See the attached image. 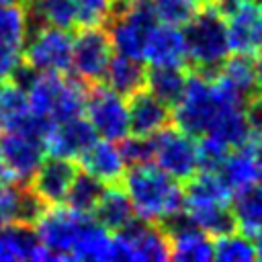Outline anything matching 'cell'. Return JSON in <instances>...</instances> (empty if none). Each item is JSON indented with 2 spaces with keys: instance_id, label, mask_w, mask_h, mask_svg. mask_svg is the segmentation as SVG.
<instances>
[{
  "instance_id": "obj_1",
  "label": "cell",
  "mask_w": 262,
  "mask_h": 262,
  "mask_svg": "<svg viewBox=\"0 0 262 262\" xmlns=\"http://www.w3.org/2000/svg\"><path fill=\"white\" fill-rule=\"evenodd\" d=\"M121 180L137 219L168 223L182 213L184 190L180 182L160 170L154 162L129 166Z\"/></svg>"
},
{
  "instance_id": "obj_2",
  "label": "cell",
  "mask_w": 262,
  "mask_h": 262,
  "mask_svg": "<svg viewBox=\"0 0 262 262\" xmlns=\"http://www.w3.org/2000/svg\"><path fill=\"white\" fill-rule=\"evenodd\" d=\"M244 102L246 100L242 96L227 90L217 78L201 72L186 78V86L180 98L172 104L174 111L170 115H174L176 127L194 137H201L211 131L215 121L227 108L244 106Z\"/></svg>"
},
{
  "instance_id": "obj_3",
  "label": "cell",
  "mask_w": 262,
  "mask_h": 262,
  "mask_svg": "<svg viewBox=\"0 0 262 262\" xmlns=\"http://www.w3.org/2000/svg\"><path fill=\"white\" fill-rule=\"evenodd\" d=\"M186 182L188 186L182 196V217L209 235H221L235 229L231 217L233 192L217 170H199Z\"/></svg>"
},
{
  "instance_id": "obj_4",
  "label": "cell",
  "mask_w": 262,
  "mask_h": 262,
  "mask_svg": "<svg viewBox=\"0 0 262 262\" xmlns=\"http://www.w3.org/2000/svg\"><path fill=\"white\" fill-rule=\"evenodd\" d=\"M184 43H186V61H190L199 72L217 70L231 53L225 14L209 4L199 8L196 14L184 25Z\"/></svg>"
},
{
  "instance_id": "obj_5",
  "label": "cell",
  "mask_w": 262,
  "mask_h": 262,
  "mask_svg": "<svg viewBox=\"0 0 262 262\" xmlns=\"http://www.w3.org/2000/svg\"><path fill=\"white\" fill-rule=\"evenodd\" d=\"M51 123L37 119L31 127L0 133V174L6 180L27 184L37 166L47 156L45 131Z\"/></svg>"
},
{
  "instance_id": "obj_6",
  "label": "cell",
  "mask_w": 262,
  "mask_h": 262,
  "mask_svg": "<svg viewBox=\"0 0 262 262\" xmlns=\"http://www.w3.org/2000/svg\"><path fill=\"white\" fill-rule=\"evenodd\" d=\"M31 33V31H29ZM23 63L39 74H68L72 70V35L68 29L37 25L20 49Z\"/></svg>"
},
{
  "instance_id": "obj_7",
  "label": "cell",
  "mask_w": 262,
  "mask_h": 262,
  "mask_svg": "<svg viewBox=\"0 0 262 262\" xmlns=\"http://www.w3.org/2000/svg\"><path fill=\"white\" fill-rule=\"evenodd\" d=\"M106 23H108L106 33H108L113 51L141 59L147 37L158 20L147 0H125L121 8H115V12Z\"/></svg>"
},
{
  "instance_id": "obj_8",
  "label": "cell",
  "mask_w": 262,
  "mask_h": 262,
  "mask_svg": "<svg viewBox=\"0 0 262 262\" xmlns=\"http://www.w3.org/2000/svg\"><path fill=\"white\" fill-rule=\"evenodd\" d=\"M151 162L178 182L188 180L201 170L196 137L180 127L166 125L151 135Z\"/></svg>"
},
{
  "instance_id": "obj_9",
  "label": "cell",
  "mask_w": 262,
  "mask_h": 262,
  "mask_svg": "<svg viewBox=\"0 0 262 262\" xmlns=\"http://www.w3.org/2000/svg\"><path fill=\"white\" fill-rule=\"evenodd\" d=\"M84 117L98 137L121 141L131 133L129 100L106 84L96 82L92 90H86Z\"/></svg>"
},
{
  "instance_id": "obj_10",
  "label": "cell",
  "mask_w": 262,
  "mask_h": 262,
  "mask_svg": "<svg viewBox=\"0 0 262 262\" xmlns=\"http://www.w3.org/2000/svg\"><path fill=\"white\" fill-rule=\"evenodd\" d=\"M92 215H84L74 211L72 207L51 205L41 211L35 219V233L43 248H47L53 260H70L72 250Z\"/></svg>"
},
{
  "instance_id": "obj_11",
  "label": "cell",
  "mask_w": 262,
  "mask_h": 262,
  "mask_svg": "<svg viewBox=\"0 0 262 262\" xmlns=\"http://www.w3.org/2000/svg\"><path fill=\"white\" fill-rule=\"evenodd\" d=\"M113 53L108 33L100 25H84L72 37V70L82 82H100Z\"/></svg>"
},
{
  "instance_id": "obj_12",
  "label": "cell",
  "mask_w": 262,
  "mask_h": 262,
  "mask_svg": "<svg viewBox=\"0 0 262 262\" xmlns=\"http://www.w3.org/2000/svg\"><path fill=\"white\" fill-rule=\"evenodd\" d=\"M117 258L131 262H164L170 258L168 235L158 223L131 221L121 231H115Z\"/></svg>"
},
{
  "instance_id": "obj_13",
  "label": "cell",
  "mask_w": 262,
  "mask_h": 262,
  "mask_svg": "<svg viewBox=\"0 0 262 262\" xmlns=\"http://www.w3.org/2000/svg\"><path fill=\"white\" fill-rule=\"evenodd\" d=\"M76 174H78V170H76L74 160L49 156L47 160L43 158V162L37 166V170L29 178L27 186L33 190V194L45 207L61 205L66 201V194H68Z\"/></svg>"
},
{
  "instance_id": "obj_14",
  "label": "cell",
  "mask_w": 262,
  "mask_h": 262,
  "mask_svg": "<svg viewBox=\"0 0 262 262\" xmlns=\"http://www.w3.org/2000/svg\"><path fill=\"white\" fill-rule=\"evenodd\" d=\"M96 137L98 135L94 133V129L90 127V123L86 121V117L80 115V117H74V119L51 123L47 127V131H45L43 143H45V151L49 156L78 160L80 154Z\"/></svg>"
},
{
  "instance_id": "obj_15",
  "label": "cell",
  "mask_w": 262,
  "mask_h": 262,
  "mask_svg": "<svg viewBox=\"0 0 262 262\" xmlns=\"http://www.w3.org/2000/svg\"><path fill=\"white\" fill-rule=\"evenodd\" d=\"M227 39L231 53L252 55L260 51L262 35V4L250 0L225 14Z\"/></svg>"
},
{
  "instance_id": "obj_16",
  "label": "cell",
  "mask_w": 262,
  "mask_h": 262,
  "mask_svg": "<svg viewBox=\"0 0 262 262\" xmlns=\"http://www.w3.org/2000/svg\"><path fill=\"white\" fill-rule=\"evenodd\" d=\"M170 223L168 235V248L170 258L178 262H209L213 258V239L207 231L190 223L186 217L180 219V215Z\"/></svg>"
},
{
  "instance_id": "obj_17",
  "label": "cell",
  "mask_w": 262,
  "mask_h": 262,
  "mask_svg": "<svg viewBox=\"0 0 262 262\" xmlns=\"http://www.w3.org/2000/svg\"><path fill=\"white\" fill-rule=\"evenodd\" d=\"M78 160L84 172L102 184H117L127 170V162L123 158L121 145L104 137H96L80 154Z\"/></svg>"
},
{
  "instance_id": "obj_18",
  "label": "cell",
  "mask_w": 262,
  "mask_h": 262,
  "mask_svg": "<svg viewBox=\"0 0 262 262\" xmlns=\"http://www.w3.org/2000/svg\"><path fill=\"white\" fill-rule=\"evenodd\" d=\"M16 260H35V262L53 260L51 252L39 244L31 223L12 221L0 225V262H16Z\"/></svg>"
},
{
  "instance_id": "obj_19",
  "label": "cell",
  "mask_w": 262,
  "mask_h": 262,
  "mask_svg": "<svg viewBox=\"0 0 262 262\" xmlns=\"http://www.w3.org/2000/svg\"><path fill=\"white\" fill-rule=\"evenodd\" d=\"M217 172L233 194L260 184V162L256 147L250 141L231 147L219 164Z\"/></svg>"
},
{
  "instance_id": "obj_20",
  "label": "cell",
  "mask_w": 262,
  "mask_h": 262,
  "mask_svg": "<svg viewBox=\"0 0 262 262\" xmlns=\"http://www.w3.org/2000/svg\"><path fill=\"white\" fill-rule=\"evenodd\" d=\"M143 63L147 66H180L186 63V43L184 33L178 27L156 23L151 29L145 49H143Z\"/></svg>"
},
{
  "instance_id": "obj_21",
  "label": "cell",
  "mask_w": 262,
  "mask_h": 262,
  "mask_svg": "<svg viewBox=\"0 0 262 262\" xmlns=\"http://www.w3.org/2000/svg\"><path fill=\"white\" fill-rule=\"evenodd\" d=\"M170 121V106L149 90H139L129 96V125L133 135L151 137Z\"/></svg>"
},
{
  "instance_id": "obj_22",
  "label": "cell",
  "mask_w": 262,
  "mask_h": 262,
  "mask_svg": "<svg viewBox=\"0 0 262 262\" xmlns=\"http://www.w3.org/2000/svg\"><path fill=\"white\" fill-rule=\"evenodd\" d=\"M45 205L33 194L27 184H18L12 180H0V225L20 221L35 223Z\"/></svg>"
},
{
  "instance_id": "obj_23",
  "label": "cell",
  "mask_w": 262,
  "mask_h": 262,
  "mask_svg": "<svg viewBox=\"0 0 262 262\" xmlns=\"http://www.w3.org/2000/svg\"><path fill=\"white\" fill-rule=\"evenodd\" d=\"M145 78H147V66L141 59L123 53H113L102 76L108 88H113L115 92L127 98L145 88Z\"/></svg>"
},
{
  "instance_id": "obj_24",
  "label": "cell",
  "mask_w": 262,
  "mask_h": 262,
  "mask_svg": "<svg viewBox=\"0 0 262 262\" xmlns=\"http://www.w3.org/2000/svg\"><path fill=\"white\" fill-rule=\"evenodd\" d=\"M70 260H90V262H108V260H119L117 258V239L115 233L102 227L96 219H88L74 250Z\"/></svg>"
},
{
  "instance_id": "obj_25",
  "label": "cell",
  "mask_w": 262,
  "mask_h": 262,
  "mask_svg": "<svg viewBox=\"0 0 262 262\" xmlns=\"http://www.w3.org/2000/svg\"><path fill=\"white\" fill-rule=\"evenodd\" d=\"M39 117H35L29 108L27 90L16 80L8 78L0 82V133L25 129L33 125Z\"/></svg>"
},
{
  "instance_id": "obj_26",
  "label": "cell",
  "mask_w": 262,
  "mask_h": 262,
  "mask_svg": "<svg viewBox=\"0 0 262 262\" xmlns=\"http://www.w3.org/2000/svg\"><path fill=\"white\" fill-rule=\"evenodd\" d=\"M92 215L102 227H106L113 233L121 231L131 221H135V213H133L129 196L125 194L123 188H117L115 184H111L108 188L102 190Z\"/></svg>"
},
{
  "instance_id": "obj_27",
  "label": "cell",
  "mask_w": 262,
  "mask_h": 262,
  "mask_svg": "<svg viewBox=\"0 0 262 262\" xmlns=\"http://www.w3.org/2000/svg\"><path fill=\"white\" fill-rule=\"evenodd\" d=\"M231 199V217L235 229L254 237L262 231V186L256 184L242 192L233 194Z\"/></svg>"
},
{
  "instance_id": "obj_28",
  "label": "cell",
  "mask_w": 262,
  "mask_h": 262,
  "mask_svg": "<svg viewBox=\"0 0 262 262\" xmlns=\"http://www.w3.org/2000/svg\"><path fill=\"white\" fill-rule=\"evenodd\" d=\"M217 80L231 90L233 94L242 96L244 100L256 90V78H254V61H250V55L235 53L233 57H227L217 68Z\"/></svg>"
},
{
  "instance_id": "obj_29",
  "label": "cell",
  "mask_w": 262,
  "mask_h": 262,
  "mask_svg": "<svg viewBox=\"0 0 262 262\" xmlns=\"http://www.w3.org/2000/svg\"><path fill=\"white\" fill-rule=\"evenodd\" d=\"M186 74L180 66H149L147 70V78H145V88L158 96L162 102H166L168 106H172L184 86H186Z\"/></svg>"
},
{
  "instance_id": "obj_30",
  "label": "cell",
  "mask_w": 262,
  "mask_h": 262,
  "mask_svg": "<svg viewBox=\"0 0 262 262\" xmlns=\"http://www.w3.org/2000/svg\"><path fill=\"white\" fill-rule=\"evenodd\" d=\"M27 10L35 25H49L59 29L78 25L74 0H31V6H27Z\"/></svg>"
},
{
  "instance_id": "obj_31",
  "label": "cell",
  "mask_w": 262,
  "mask_h": 262,
  "mask_svg": "<svg viewBox=\"0 0 262 262\" xmlns=\"http://www.w3.org/2000/svg\"><path fill=\"white\" fill-rule=\"evenodd\" d=\"M31 31V16L25 0L0 4V41L23 49L25 39Z\"/></svg>"
},
{
  "instance_id": "obj_32",
  "label": "cell",
  "mask_w": 262,
  "mask_h": 262,
  "mask_svg": "<svg viewBox=\"0 0 262 262\" xmlns=\"http://www.w3.org/2000/svg\"><path fill=\"white\" fill-rule=\"evenodd\" d=\"M213 258L219 262H252L256 260L254 242L239 229H229L213 242Z\"/></svg>"
},
{
  "instance_id": "obj_33",
  "label": "cell",
  "mask_w": 262,
  "mask_h": 262,
  "mask_svg": "<svg viewBox=\"0 0 262 262\" xmlns=\"http://www.w3.org/2000/svg\"><path fill=\"white\" fill-rule=\"evenodd\" d=\"M102 190H104V184L102 182H98L90 174L82 172V174H76L74 176L72 186H70V190L66 194V203H68V207H72L78 213L92 215V211H94V207H96Z\"/></svg>"
},
{
  "instance_id": "obj_34",
  "label": "cell",
  "mask_w": 262,
  "mask_h": 262,
  "mask_svg": "<svg viewBox=\"0 0 262 262\" xmlns=\"http://www.w3.org/2000/svg\"><path fill=\"white\" fill-rule=\"evenodd\" d=\"M154 16L162 25L182 29L201 8V0H147Z\"/></svg>"
},
{
  "instance_id": "obj_35",
  "label": "cell",
  "mask_w": 262,
  "mask_h": 262,
  "mask_svg": "<svg viewBox=\"0 0 262 262\" xmlns=\"http://www.w3.org/2000/svg\"><path fill=\"white\" fill-rule=\"evenodd\" d=\"M78 25H104L117 8V0H74Z\"/></svg>"
},
{
  "instance_id": "obj_36",
  "label": "cell",
  "mask_w": 262,
  "mask_h": 262,
  "mask_svg": "<svg viewBox=\"0 0 262 262\" xmlns=\"http://www.w3.org/2000/svg\"><path fill=\"white\" fill-rule=\"evenodd\" d=\"M121 151H123L127 166L151 162V137H141V135L129 133L125 139H121Z\"/></svg>"
},
{
  "instance_id": "obj_37",
  "label": "cell",
  "mask_w": 262,
  "mask_h": 262,
  "mask_svg": "<svg viewBox=\"0 0 262 262\" xmlns=\"http://www.w3.org/2000/svg\"><path fill=\"white\" fill-rule=\"evenodd\" d=\"M20 63H23L20 49L0 41V82L12 78Z\"/></svg>"
},
{
  "instance_id": "obj_38",
  "label": "cell",
  "mask_w": 262,
  "mask_h": 262,
  "mask_svg": "<svg viewBox=\"0 0 262 262\" xmlns=\"http://www.w3.org/2000/svg\"><path fill=\"white\" fill-rule=\"evenodd\" d=\"M244 117L248 121V127L252 133H262V92L250 94L244 102Z\"/></svg>"
},
{
  "instance_id": "obj_39",
  "label": "cell",
  "mask_w": 262,
  "mask_h": 262,
  "mask_svg": "<svg viewBox=\"0 0 262 262\" xmlns=\"http://www.w3.org/2000/svg\"><path fill=\"white\" fill-rule=\"evenodd\" d=\"M246 2H250V0H215V6H217L223 14H227L229 10H233V8H237V6L246 4Z\"/></svg>"
},
{
  "instance_id": "obj_40",
  "label": "cell",
  "mask_w": 262,
  "mask_h": 262,
  "mask_svg": "<svg viewBox=\"0 0 262 262\" xmlns=\"http://www.w3.org/2000/svg\"><path fill=\"white\" fill-rule=\"evenodd\" d=\"M254 78H256V88L262 90V53L254 61Z\"/></svg>"
},
{
  "instance_id": "obj_41",
  "label": "cell",
  "mask_w": 262,
  "mask_h": 262,
  "mask_svg": "<svg viewBox=\"0 0 262 262\" xmlns=\"http://www.w3.org/2000/svg\"><path fill=\"white\" fill-rule=\"evenodd\" d=\"M256 237V242H254V252H256V258L258 260H262V231L258 233V235H254Z\"/></svg>"
},
{
  "instance_id": "obj_42",
  "label": "cell",
  "mask_w": 262,
  "mask_h": 262,
  "mask_svg": "<svg viewBox=\"0 0 262 262\" xmlns=\"http://www.w3.org/2000/svg\"><path fill=\"white\" fill-rule=\"evenodd\" d=\"M254 147H256V154H258V162H260V182H262V133H260V139H258V143H256Z\"/></svg>"
},
{
  "instance_id": "obj_43",
  "label": "cell",
  "mask_w": 262,
  "mask_h": 262,
  "mask_svg": "<svg viewBox=\"0 0 262 262\" xmlns=\"http://www.w3.org/2000/svg\"><path fill=\"white\" fill-rule=\"evenodd\" d=\"M260 51H262V35H260Z\"/></svg>"
}]
</instances>
